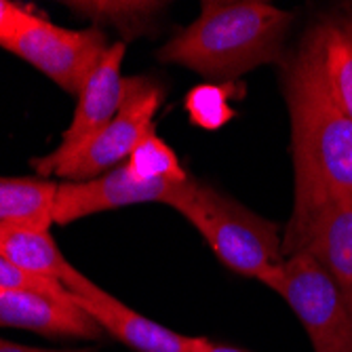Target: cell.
<instances>
[{"mask_svg":"<svg viewBox=\"0 0 352 352\" xmlns=\"http://www.w3.org/2000/svg\"><path fill=\"white\" fill-rule=\"evenodd\" d=\"M285 100L296 171L294 211L283 234L287 258L329 203L352 199V118L329 91L310 34L285 63Z\"/></svg>","mask_w":352,"mask_h":352,"instance_id":"obj_1","label":"cell"},{"mask_svg":"<svg viewBox=\"0 0 352 352\" xmlns=\"http://www.w3.org/2000/svg\"><path fill=\"white\" fill-rule=\"evenodd\" d=\"M289 25L292 13L272 3L205 0L201 15L158 51V59L230 82L264 63L283 61Z\"/></svg>","mask_w":352,"mask_h":352,"instance_id":"obj_2","label":"cell"},{"mask_svg":"<svg viewBox=\"0 0 352 352\" xmlns=\"http://www.w3.org/2000/svg\"><path fill=\"white\" fill-rule=\"evenodd\" d=\"M230 270L270 287L285 260L274 221L245 209L207 184L190 179L171 203Z\"/></svg>","mask_w":352,"mask_h":352,"instance_id":"obj_3","label":"cell"},{"mask_svg":"<svg viewBox=\"0 0 352 352\" xmlns=\"http://www.w3.org/2000/svg\"><path fill=\"white\" fill-rule=\"evenodd\" d=\"M270 289L292 306L314 352H352V316L327 270L310 253L285 258Z\"/></svg>","mask_w":352,"mask_h":352,"instance_id":"obj_4","label":"cell"},{"mask_svg":"<svg viewBox=\"0 0 352 352\" xmlns=\"http://www.w3.org/2000/svg\"><path fill=\"white\" fill-rule=\"evenodd\" d=\"M110 47L100 28L68 30L32 11L5 51L28 61L59 89L78 98Z\"/></svg>","mask_w":352,"mask_h":352,"instance_id":"obj_5","label":"cell"},{"mask_svg":"<svg viewBox=\"0 0 352 352\" xmlns=\"http://www.w3.org/2000/svg\"><path fill=\"white\" fill-rule=\"evenodd\" d=\"M161 102V87L144 76L131 78V89L120 112L76 154L63 161L53 175L63 182H87L126 163L131 152L154 133V114Z\"/></svg>","mask_w":352,"mask_h":352,"instance_id":"obj_6","label":"cell"},{"mask_svg":"<svg viewBox=\"0 0 352 352\" xmlns=\"http://www.w3.org/2000/svg\"><path fill=\"white\" fill-rule=\"evenodd\" d=\"M124 49V43H114L104 55L100 66L89 76L87 85L78 95L74 118L61 135V144L51 154L30 161L38 177L49 179V175H53V171L63 161H68L72 154H76L120 112L131 89V78L122 76Z\"/></svg>","mask_w":352,"mask_h":352,"instance_id":"obj_7","label":"cell"},{"mask_svg":"<svg viewBox=\"0 0 352 352\" xmlns=\"http://www.w3.org/2000/svg\"><path fill=\"white\" fill-rule=\"evenodd\" d=\"M192 179V177H190ZM167 182V179H140L131 173L126 163L110 169L108 173L87 182H63L57 184L53 203V223L66 226L80 217L102 213L110 209L131 207L142 203H171L190 182Z\"/></svg>","mask_w":352,"mask_h":352,"instance_id":"obj_8","label":"cell"},{"mask_svg":"<svg viewBox=\"0 0 352 352\" xmlns=\"http://www.w3.org/2000/svg\"><path fill=\"white\" fill-rule=\"evenodd\" d=\"M76 306H80L104 331L138 352H192L195 338L171 331L150 321L148 316L124 306L120 300L104 292L76 268L61 280Z\"/></svg>","mask_w":352,"mask_h":352,"instance_id":"obj_9","label":"cell"},{"mask_svg":"<svg viewBox=\"0 0 352 352\" xmlns=\"http://www.w3.org/2000/svg\"><path fill=\"white\" fill-rule=\"evenodd\" d=\"M0 327L82 340H100L104 333V329L76 306L72 296L59 298L32 289H0Z\"/></svg>","mask_w":352,"mask_h":352,"instance_id":"obj_10","label":"cell"},{"mask_svg":"<svg viewBox=\"0 0 352 352\" xmlns=\"http://www.w3.org/2000/svg\"><path fill=\"white\" fill-rule=\"evenodd\" d=\"M298 251L310 253L327 270L352 316V199H336L318 213Z\"/></svg>","mask_w":352,"mask_h":352,"instance_id":"obj_11","label":"cell"},{"mask_svg":"<svg viewBox=\"0 0 352 352\" xmlns=\"http://www.w3.org/2000/svg\"><path fill=\"white\" fill-rule=\"evenodd\" d=\"M329 91L352 118V13L318 21L310 32Z\"/></svg>","mask_w":352,"mask_h":352,"instance_id":"obj_12","label":"cell"},{"mask_svg":"<svg viewBox=\"0 0 352 352\" xmlns=\"http://www.w3.org/2000/svg\"><path fill=\"white\" fill-rule=\"evenodd\" d=\"M0 255L23 272L41 278L63 280L74 268L45 228L0 223Z\"/></svg>","mask_w":352,"mask_h":352,"instance_id":"obj_13","label":"cell"},{"mask_svg":"<svg viewBox=\"0 0 352 352\" xmlns=\"http://www.w3.org/2000/svg\"><path fill=\"white\" fill-rule=\"evenodd\" d=\"M57 184L47 177H0V223L53 226Z\"/></svg>","mask_w":352,"mask_h":352,"instance_id":"obj_14","label":"cell"},{"mask_svg":"<svg viewBox=\"0 0 352 352\" xmlns=\"http://www.w3.org/2000/svg\"><path fill=\"white\" fill-rule=\"evenodd\" d=\"M74 13L89 19L93 28L112 25L126 38H135L150 30L158 11L165 3L152 0H70L66 3Z\"/></svg>","mask_w":352,"mask_h":352,"instance_id":"obj_15","label":"cell"},{"mask_svg":"<svg viewBox=\"0 0 352 352\" xmlns=\"http://www.w3.org/2000/svg\"><path fill=\"white\" fill-rule=\"evenodd\" d=\"M126 167L131 169L133 175L140 179L152 182V179H167L182 184L190 179L186 169L179 165L177 154L158 138L156 133L148 135L129 156Z\"/></svg>","mask_w":352,"mask_h":352,"instance_id":"obj_16","label":"cell"},{"mask_svg":"<svg viewBox=\"0 0 352 352\" xmlns=\"http://www.w3.org/2000/svg\"><path fill=\"white\" fill-rule=\"evenodd\" d=\"M188 110L201 126H219L232 116L219 87H199L188 98Z\"/></svg>","mask_w":352,"mask_h":352,"instance_id":"obj_17","label":"cell"},{"mask_svg":"<svg viewBox=\"0 0 352 352\" xmlns=\"http://www.w3.org/2000/svg\"><path fill=\"white\" fill-rule=\"evenodd\" d=\"M0 289H32V292H43L51 296L66 298L70 296L68 289L63 287L59 280L53 278H41V276H32L11 264L7 258L0 255Z\"/></svg>","mask_w":352,"mask_h":352,"instance_id":"obj_18","label":"cell"},{"mask_svg":"<svg viewBox=\"0 0 352 352\" xmlns=\"http://www.w3.org/2000/svg\"><path fill=\"white\" fill-rule=\"evenodd\" d=\"M30 9L9 3V0H0V47L7 49V45L17 36V32L30 17Z\"/></svg>","mask_w":352,"mask_h":352,"instance_id":"obj_19","label":"cell"},{"mask_svg":"<svg viewBox=\"0 0 352 352\" xmlns=\"http://www.w3.org/2000/svg\"><path fill=\"white\" fill-rule=\"evenodd\" d=\"M0 352H95L93 348H74V350H45V348H32L23 344H15L0 338Z\"/></svg>","mask_w":352,"mask_h":352,"instance_id":"obj_20","label":"cell"},{"mask_svg":"<svg viewBox=\"0 0 352 352\" xmlns=\"http://www.w3.org/2000/svg\"><path fill=\"white\" fill-rule=\"evenodd\" d=\"M192 352H247L234 346H226V344H217L211 342L207 338H195V344H192Z\"/></svg>","mask_w":352,"mask_h":352,"instance_id":"obj_21","label":"cell"}]
</instances>
